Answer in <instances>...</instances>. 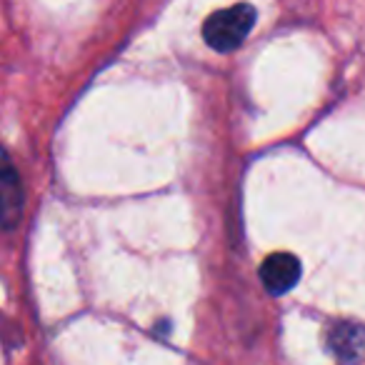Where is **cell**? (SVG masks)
<instances>
[{
  "label": "cell",
  "instance_id": "6da1fadb",
  "mask_svg": "<svg viewBox=\"0 0 365 365\" xmlns=\"http://www.w3.org/2000/svg\"><path fill=\"white\" fill-rule=\"evenodd\" d=\"M255 13L253 6L248 3H238L233 8L218 11L203 23V38L213 51L218 53H230L235 48L243 46V41L250 36L255 26Z\"/></svg>",
  "mask_w": 365,
  "mask_h": 365
},
{
  "label": "cell",
  "instance_id": "7a4b0ae2",
  "mask_svg": "<svg viewBox=\"0 0 365 365\" xmlns=\"http://www.w3.org/2000/svg\"><path fill=\"white\" fill-rule=\"evenodd\" d=\"M23 215V188L21 178L13 168L8 153L0 148V223L16 228Z\"/></svg>",
  "mask_w": 365,
  "mask_h": 365
},
{
  "label": "cell",
  "instance_id": "3957f363",
  "mask_svg": "<svg viewBox=\"0 0 365 365\" xmlns=\"http://www.w3.org/2000/svg\"><path fill=\"white\" fill-rule=\"evenodd\" d=\"M260 280L268 288V293L283 295L295 288L300 280V263L290 253H273L260 265Z\"/></svg>",
  "mask_w": 365,
  "mask_h": 365
}]
</instances>
